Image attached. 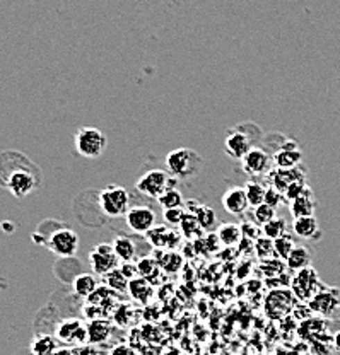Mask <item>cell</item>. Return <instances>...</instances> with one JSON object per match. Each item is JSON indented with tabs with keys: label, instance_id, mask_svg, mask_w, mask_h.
<instances>
[{
	"label": "cell",
	"instance_id": "cell-45",
	"mask_svg": "<svg viewBox=\"0 0 340 355\" xmlns=\"http://www.w3.org/2000/svg\"><path fill=\"white\" fill-rule=\"evenodd\" d=\"M108 355H137V350L132 345H127V343H118L110 350Z\"/></svg>",
	"mask_w": 340,
	"mask_h": 355
},
{
	"label": "cell",
	"instance_id": "cell-15",
	"mask_svg": "<svg viewBox=\"0 0 340 355\" xmlns=\"http://www.w3.org/2000/svg\"><path fill=\"white\" fill-rule=\"evenodd\" d=\"M223 207L228 214L231 216H243L248 210L250 202L246 197L245 187H232L228 188L223 195Z\"/></svg>",
	"mask_w": 340,
	"mask_h": 355
},
{
	"label": "cell",
	"instance_id": "cell-32",
	"mask_svg": "<svg viewBox=\"0 0 340 355\" xmlns=\"http://www.w3.org/2000/svg\"><path fill=\"white\" fill-rule=\"evenodd\" d=\"M128 284L130 282L125 279V275L120 272V268H114L113 272H110L108 275H105V286H108L112 291L118 292V294L128 292Z\"/></svg>",
	"mask_w": 340,
	"mask_h": 355
},
{
	"label": "cell",
	"instance_id": "cell-11",
	"mask_svg": "<svg viewBox=\"0 0 340 355\" xmlns=\"http://www.w3.org/2000/svg\"><path fill=\"white\" fill-rule=\"evenodd\" d=\"M125 222H127V227L132 232L146 236L156 225V212L153 209H149V207L144 205L132 207L125 214Z\"/></svg>",
	"mask_w": 340,
	"mask_h": 355
},
{
	"label": "cell",
	"instance_id": "cell-29",
	"mask_svg": "<svg viewBox=\"0 0 340 355\" xmlns=\"http://www.w3.org/2000/svg\"><path fill=\"white\" fill-rule=\"evenodd\" d=\"M287 268L299 272V270H305L308 266H312V253H309L308 248L305 246H296L293 253L289 254V258L286 260Z\"/></svg>",
	"mask_w": 340,
	"mask_h": 355
},
{
	"label": "cell",
	"instance_id": "cell-13",
	"mask_svg": "<svg viewBox=\"0 0 340 355\" xmlns=\"http://www.w3.org/2000/svg\"><path fill=\"white\" fill-rule=\"evenodd\" d=\"M308 306L313 313L321 314V316L337 313L340 309V291L337 287L323 288L308 302Z\"/></svg>",
	"mask_w": 340,
	"mask_h": 355
},
{
	"label": "cell",
	"instance_id": "cell-36",
	"mask_svg": "<svg viewBox=\"0 0 340 355\" xmlns=\"http://www.w3.org/2000/svg\"><path fill=\"white\" fill-rule=\"evenodd\" d=\"M262 229H264V236H267V238H271L275 241V239L282 238V236L287 234V222L280 219V217H275V219H272Z\"/></svg>",
	"mask_w": 340,
	"mask_h": 355
},
{
	"label": "cell",
	"instance_id": "cell-39",
	"mask_svg": "<svg viewBox=\"0 0 340 355\" xmlns=\"http://www.w3.org/2000/svg\"><path fill=\"white\" fill-rule=\"evenodd\" d=\"M272 219H275V209L267 203H262V205L255 207L253 210V220L257 222L260 227H264L265 224H269Z\"/></svg>",
	"mask_w": 340,
	"mask_h": 355
},
{
	"label": "cell",
	"instance_id": "cell-18",
	"mask_svg": "<svg viewBox=\"0 0 340 355\" xmlns=\"http://www.w3.org/2000/svg\"><path fill=\"white\" fill-rule=\"evenodd\" d=\"M293 231L298 238L301 239H315L320 238V224H318L315 216H303L294 217L293 220Z\"/></svg>",
	"mask_w": 340,
	"mask_h": 355
},
{
	"label": "cell",
	"instance_id": "cell-46",
	"mask_svg": "<svg viewBox=\"0 0 340 355\" xmlns=\"http://www.w3.org/2000/svg\"><path fill=\"white\" fill-rule=\"evenodd\" d=\"M74 355H99V352L92 343H86V345L74 347Z\"/></svg>",
	"mask_w": 340,
	"mask_h": 355
},
{
	"label": "cell",
	"instance_id": "cell-10",
	"mask_svg": "<svg viewBox=\"0 0 340 355\" xmlns=\"http://www.w3.org/2000/svg\"><path fill=\"white\" fill-rule=\"evenodd\" d=\"M253 137L248 132H245L243 127L231 128L228 132L226 139H224V149H226V154L229 157L241 161L253 149Z\"/></svg>",
	"mask_w": 340,
	"mask_h": 355
},
{
	"label": "cell",
	"instance_id": "cell-7",
	"mask_svg": "<svg viewBox=\"0 0 340 355\" xmlns=\"http://www.w3.org/2000/svg\"><path fill=\"white\" fill-rule=\"evenodd\" d=\"M46 248L60 258H72L79 251V236L70 227H58L50 234Z\"/></svg>",
	"mask_w": 340,
	"mask_h": 355
},
{
	"label": "cell",
	"instance_id": "cell-19",
	"mask_svg": "<svg viewBox=\"0 0 340 355\" xmlns=\"http://www.w3.org/2000/svg\"><path fill=\"white\" fill-rule=\"evenodd\" d=\"M112 335V323L105 318H98V320H91L87 323V338L92 345L98 343H105Z\"/></svg>",
	"mask_w": 340,
	"mask_h": 355
},
{
	"label": "cell",
	"instance_id": "cell-37",
	"mask_svg": "<svg viewBox=\"0 0 340 355\" xmlns=\"http://www.w3.org/2000/svg\"><path fill=\"white\" fill-rule=\"evenodd\" d=\"M273 244H275V257L280 258V260H284V261L289 258V254L293 253V250L296 248L294 239L291 238L289 234H286V236H282V238L275 239Z\"/></svg>",
	"mask_w": 340,
	"mask_h": 355
},
{
	"label": "cell",
	"instance_id": "cell-41",
	"mask_svg": "<svg viewBox=\"0 0 340 355\" xmlns=\"http://www.w3.org/2000/svg\"><path fill=\"white\" fill-rule=\"evenodd\" d=\"M284 202H287V200H286V195H284L282 191L277 190L275 187L267 188V193H265V203H267V205L273 207V209H279Z\"/></svg>",
	"mask_w": 340,
	"mask_h": 355
},
{
	"label": "cell",
	"instance_id": "cell-40",
	"mask_svg": "<svg viewBox=\"0 0 340 355\" xmlns=\"http://www.w3.org/2000/svg\"><path fill=\"white\" fill-rule=\"evenodd\" d=\"M185 207H178V209H164L162 210V219L168 225L175 227V225L182 224L183 217H185Z\"/></svg>",
	"mask_w": 340,
	"mask_h": 355
},
{
	"label": "cell",
	"instance_id": "cell-34",
	"mask_svg": "<svg viewBox=\"0 0 340 355\" xmlns=\"http://www.w3.org/2000/svg\"><path fill=\"white\" fill-rule=\"evenodd\" d=\"M255 253H257L258 260H269V258L275 257V244L273 239L267 238V236H260V238L255 241Z\"/></svg>",
	"mask_w": 340,
	"mask_h": 355
},
{
	"label": "cell",
	"instance_id": "cell-44",
	"mask_svg": "<svg viewBox=\"0 0 340 355\" xmlns=\"http://www.w3.org/2000/svg\"><path fill=\"white\" fill-rule=\"evenodd\" d=\"M83 313H84V316L90 318V321H91V320H98V318L105 316L106 311L103 309L101 306L92 304V302H87V304L83 308Z\"/></svg>",
	"mask_w": 340,
	"mask_h": 355
},
{
	"label": "cell",
	"instance_id": "cell-47",
	"mask_svg": "<svg viewBox=\"0 0 340 355\" xmlns=\"http://www.w3.org/2000/svg\"><path fill=\"white\" fill-rule=\"evenodd\" d=\"M202 205H204V203H201L198 202V200H185V212L187 214H192V216H197V212L198 210L202 209Z\"/></svg>",
	"mask_w": 340,
	"mask_h": 355
},
{
	"label": "cell",
	"instance_id": "cell-49",
	"mask_svg": "<svg viewBox=\"0 0 340 355\" xmlns=\"http://www.w3.org/2000/svg\"><path fill=\"white\" fill-rule=\"evenodd\" d=\"M334 345H335V349L340 350V331L335 333V336H334Z\"/></svg>",
	"mask_w": 340,
	"mask_h": 355
},
{
	"label": "cell",
	"instance_id": "cell-23",
	"mask_svg": "<svg viewBox=\"0 0 340 355\" xmlns=\"http://www.w3.org/2000/svg\"><path fill=\"white\" fill-rule=\"evenodd\" d=\"M57 349H58L57 336L46 335V333L36 335L35 338L31 340V343H29V352H31V355H53V352Z\"/></svg>",
	"mask_w": 340,
	"mask_h": 355
},
{
	"label": "cell",
	"instance_id": "cell-4",
	"mask_svg": "<svg viewBox=\"0 0 340 355\" xmlns=\"http://www.w3.org/2000/svg\"><path fill=\"white\" fill-rule=\"evenodd\" d=\"M128 202H130V195H128L127 188L120 187V184H108L98 193L99 209L112 219L125 216L128 212L130 209Z\"/></svg>",
	"mask_w": 340,
	"mask_h": 355
},
{
	"label": "cell",
	"instance_id": "cell-2",
	"mask_svg": "<svg viewBox=\"0 0 340 355\" xmlns=\"http://www.w3.org/2000/svg\"><path fill=\"white\" fill-rule=\"evenodd\" d=\"M40 184V173L33 169L31 166H19L14 168L12 171L7 173L6 176L0 180V187L9 188L10 193L17 198H23L26 195L31 193L36 187Z\"/></svg>",
	"mask_w": 340,
	"mask_h": 355
},
{
	"label": "cell",
	"instance_id": "cell-22",
	"mask_svg": "<svg viewBox=\"0 0 340 355\" xmlns=\"http://www.w3.org/2000/svg\"><path fill=\"white\" fill-rule=\"evenodd\" d=\"M216 234L219 238L221 244L224 246H238L243 239V232H241V225L238 224H231V222H226V224H221L217 225L216 229Z\"/></svg>",
	"mask_w": 340,
	"mask_h": 355
},
{
	"label": "cell",
	"instance_id": "cell-17",
	"mask_svg": "<svg viewBox=\"0 0 340 355\" xmlns=\"http://www.w3.org/2000/svg\"><path fill=\"white\" fill-rule=\"evenodd\" d=\"M303 153L294 140L284 144L280 150L273 155V166L277 169H294L301 164Z\"/></svg>",
	"mask_w": 340,
	"mask_h": 355
},
{
	"label": "cell",
	"instance_id": "cell-30",
	"mask_svg": "<svg viewBox=\"0 0 340 355\" xmlns=\"http://www.w3.org/2000/svg\"><path fill=\"white\" fill-rule=\"evenodd\" d=\"M158 261L159 265H161L162 272H168V273H176L183 265V258L180 257L176 251L162 250L161 253L158 254Z\"/></svg>",
	"mask_w": 340,
	"mask_h": 355
},
{
	"label": "cell",
	"instance_id": "cell-20",
	"mask_svg": "<svg viewBox=\"0 0 340 355\" xmlns=\"http://www.w3.org/2000/svg\"><path fill=\"white\" fill-rule=\"evenodd\" d=\"M153 287L154 286L149 282V280L142 279V277H137V279L130 280V284H128V294H130V297L134 299V301L147 304L154 294Z\"/></svg>",
	"mask_w": 340,
	"mask_h": 355
},
{
	"label": "cell",
	"instance_id": "cell-43",
	"mask_svg": "<svg viewBox=\"0 0 340 355\" xmlns=\"http://www.w3.org/2000/svg\"><path fill=\"white\" fill-rule=\"evenodd\" d=\"M118 268H120V272L124 273L125 279H127L128 282L139 277V266H137V261H121V265L118 266Z\"/></svg>",
	"mask_w": 340,
	"mask_h": 355
},
{
	"label": "cell",
	"instance_id": "cell-24",
	"mask_svg": "<svg viewBox=\"0 0 340 355\" xmlns=\"http://www.w3.org/2000/svg\"><path fill=\"white\" fill-rule=\"evenodd\" d=\"M315 197H313L312 188L305 191L301 197H298L291 202V214L293 217H303V216H313L315 214Z\"/></svg>",
	"mask_w": 340,
	"mask_h": 355
},
{
	"label": "cell",
	"instance_id": "cell-21",
	"mask_svg": "<svg viewBox=\"0 0 340 355\" xmlns=\"http://www.w3.org/2000/svg\"><path fill=\"white\" fill-rule=\"evenodd\" d=\"M137 266H139V277L149 280L151 284H158L159 279L162 275V268L159 265L158 258L154 257H144L140 260H137Z\"/></svg>",
	"mask_w": 340,
	"mask_h": 355
},
{
	"label": "cell",
	"instance_id": "cell-6",
	"mask_svg": "<svg viewBox=\"0 0 340 355\" xmlns=\"http://www.w3.org/2000/svg\"><path fill=\"white\" fill-rule=\"evenodd\" d=\"M325 288L323 282L318 277V272L312 266L305 270H299L294 275V279L291 280V291L294 292L296 297L299 301H312L313 297Z\"/></svg>",
	"mask_w": 340,
	"mask_h": 355
},
{
	"label": "cell",
	"instance_id": "cell-5",
	"mask_svg": "<svg viewBox=\"0 0 340 355\" xmlns=\"http://www.w3.org/2000/svg\"><path fill=\"white\" fill-rule=\"evenodd\" d=\"M176 187V178L164 169H151L137 180L135 188L140 195L158 200L169 188Z\"/></svg>",
	"mask_w": 340,
	"mask_h": 355
},
{
	"label": "cell",
	"instance_id": "cell-28",
	"mask_svg": "<svg viewBox=\"0 0 340 355\" xmlns=\"http://www.w3.org/2000/svg\"><path fill=\"white\" fill-rule=\"evenodd\" d=\"M72 287H74V292H76L79 297L90 299L99 286H98V279H96L94 275H91V273H80V275L76 277Z\"/></svg>",
	"mask_w": 340,
	"mask_h": 355
},
{
	"label": "cell",
	"instance_id": "cell-8",
	"mask_svg": "<svg viewBox=\"0 0 340 355\" xmlns=\"http://www.w3.org/2000/svg\"><path fill=\"white\" fill-rule=\"evenodd\" d=\"M55 336H57L58 342L69 343V345L74 347L90 343V338H87V324H84L83 320H79V318L62 320L57 324V328H55Z\"/></svg>",
	"mask_w": 340,
	"mask_h": 355
},
{
	"label": "cell",
	"instance_id": "cell-38",
	"mask_svg": "<svg viewBox=\"0 0 340 355\" xmlns=\"http://www.w3.org/2000/svg\"><path fill=\"white\" fill-rule=\"evenodd\" d=\"M197 219L201 222V225L204 227V231H212L217 225V216L216 210L209 205H202V209L197 212Z\"/></svg>",
	"mask_w": 340,
	"mask_h": 355
},
{
	"label": "cell",
	"instance_id": "cell-9",
	"mask_svg": "<svg viewBox=\"0 0 340 355\" xmlns=\"http://www.w3.org/2000/svg\"><path fill=\"white\" fill-rule=\"evenodd\" d=\"M120 260L118 257L114 254L113 246L108 243H101V244H96L94 248L91 250L90 253V265L92 273L96 275H108L110 272H113L114 268H118Z\"/></svg>",
	"mask_w": 340,
	"mask_h": 355
},
{
	"label": "cell",
	"instance_id": "cell-3",
	"mask_svg": "<svg viewBox=\"0 0 340 355\" xmlns=\"http://www.w3.org/2000/svg\"><path fill=\"white\" fill-rule=\"evenodd\" d=\"M74 146L77 154L87 159H98L105 154L108 139L99 128L83 127L74 135Z\"/></svg>",
	"mask_w": 340,
	"mask_h": 355
},
{
	"label": "cell",
	"instance_id": "cell-12",
	"mask_svg": "<svg viewBox=\"0 0 340 355\" xmlns=\"http://www.w3.org/2000/svg\"><path fill=\"white\" fill-rule=\"evenodd\" d=\"M273 157H271L264 149L260 147H253L245 157L241 159V168L243 171L248 176H262L267 175L272 168Z\"/></svg>",
	"mask_w": 340,
	"mask_h": 355
},
{
	"label": "cell",
	"instance_id": "cell-27",
	"mask_svg": "<svg viewBox=\"0 0 340 355\" xmlns=\"http://www.w3.org/2000/svg\"><path fill=\"white\" fill-rule=\"evenodd\" d=\"M180 231H182L183 238L190 239V241H197V239L204 238V227L198 222L197 216H192V214H185L182 224H180Z\"/></svg>",
	"mask_w": 340,
	"mask_h": 355
},
{
	"label": "cell",
	"instance_id": "cell-35",
	"mask_svg": "<svg viewBox=\"0 0 340 355\" xmlns=\"http://www.w3.org/2000/svg\"><path fill=\"white\" fill-rule=\"evenodd\" d=\"M117 295H118V292L112 291V288H110L108 286H99L94 291V294H92L91 297L87 299V302H92V304L101 306V308L106 311V308H108V304H110V302H112V299L117 297Z\"/></svg>",
	"mask_w": 340,
	"mask_h": 355
},
{
	"label": "cell",
	"instance_id": "cell-33",
	"mask_svg": "<svg viewBox=\"0 0 340 355\" xmlns=\"http://www.w3.org/2000/svg\"><path fill=\"white\" fill-rule=\"evenodd\" d=\"M246 197H248L250 207H258L262 203H265V193H267V188L262 187L257 181H250L245 184Z\"/></svg>",
	"mask_w": 340,
	"mask_h": 355
},
{
	"label": "cell",
	"instance_id": "cell-14",
	"mask_svg": "<svg viewBox=\"0 0 340 355\" xmlns=\"http://www.w3.org/2000/svg\"><path fill=\"white\" fill-rule=\"evenodd\" d=\"M146 239L149 241L151 246L158 248V250L173 251L178 246L180 234L176 231H173L171 225H154L146 234Z\"/></svg>",
	"mask_w": 340,
	"mask_h": 355
},
{
	"label": "cell",
	"instance_id": "cell-48",
	"mask_svg": "<svg viewBox=\"0 0 340 355\" xmlns=\"http://www.w3.org/2000/svg\"><path fill=\"white\" fill-rule=\"evenodd\" d=\"M53 355H74V349H70V347H58Z\"/></svg>",
	"mask_w": 340,
	"mask_h": 355
},
{
	"label": "cell",
	"instance_id": "cell-26",
	"mask_svg": "<svg viewBox=\"0 0 340 355\" xmlns=\"http://www.w3.org/2000/svg\"><path fill=\"white\" fill-rule=\"evenodd\" d=\"M114 254L118 257L120 261H134L137 257V248L135 243L132 241L127 236H117L112 241Z\"/></svg>",
	"mask_w": 340,
	"mask_h": 355
},
{
	"label": "cell",
	"instance_id": "cell-16",
	"mask_svg": "<svg viewBox=\"0 0 340 355\" xmlns=\"http://www.w3.org/2000/svg\"><path fill=\"white\" fill-rule=\"evenodd\" d=\"M296 299L298 297H296L293 291H289V288H279V291L272 292L267 297V311L271 313V316H284V314H287L293 309Z\"/></svg>",
	"mask_w": 340,
	"mask_h": 355
},
{
	"label": "cell",
	"instance_id": "cell-31",
	"mask_svg": "<svg viewBox=\"0 0 340 355\" xmlns=\"http://www.w3.org/2000/svg\"><path fill=\"white\" fill-rule=\"evenodd\" d=\"M158 202H159V205L162 207V210H164V209H178V207L185 205V198H183L182 191L176 190V187L166 190L164 193H162L161 197L158 198Z\"/></svg>",
	"mask_w": 340,
	"mask_h": 355
},
{
	"label": "cell",
	"instance_id": "cell-25",
	"mask_svg": "<svg viewBox=\"0 0 340 355\" xmlns=\"http://www.w3.org/2000/svg\"><path fill=\"white\" fill-rule=\"evenodd\" d=\"M299 180H305V173L301 169H277V173L272 175V187H275L277 190H280L284 193L289 184H293L294 181Z\"/></svg>",
	"mask_w": 340,
	"mask_h": 355
},
{
	"label": "cell",
	"instance_id": "cell-1",
	"mask_svg": "<svg viewBox=\"0 0 340 355\" xmlns=\"http://www.w3.org/2000/svg\"><path fill=\"white\" fill-rule=\"evenodd\" d=\"M202 164L204 161L201 154L194 149L180 147L166 155V171H169V175L175 176L176 180H190L201 171Z\"/></svg>",
	"mask_w": 340,
	"mask_h": 355
},
{
	"label": "cell",
	"instance_id": "cell-42",
	"mask_svg": "<svg viewBox=\"0 0 340 355\" xmlns=\"http://www.w3.org/2000/svg\"><path fill=\"white\" fill-rule=\"evenodd\" d=\"M241 232H243V238H248L250 241H257V239L262 236V232H264V229L253 220V222H245V224H241Z\"/></svg>",
	"mask_w": 340,
	"mask_h": 355
}]
</instances>
